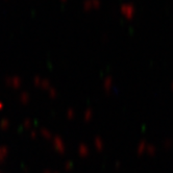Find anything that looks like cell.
I'll return each mask as SVG.
<instances>
[{"instance_id": "cell-1", "label": "cell", "mask_w": 173, "mask_h": 173, "mask_svg": "<svg viewBox=\"0 0 173 173\" xmlns=\"http://www.w3.org/2000/svg\"><path fill=\"white\" fill-rule=\"evenodd\" d=\"M120 11H121V13L126 16L127 18H131L136 13V8L134 4L126 3V4H123V5L120 6Z\"/></svg>"}, {"instance_id": "cell-2", "label": "cell", "mask_w": 173, "mask_h": 173, "mask_svg": "<svg viewBox=\"0 0 173 173\" xmlns=\"http://www.w3.org/2000/svg\"><path fill=\"white\" fill-rule=\"evenodd\" d=\"M99 5H100V0H86L83 4V6L85 8H90L92 6H99Z\"/></svg>"}]
</instances>
